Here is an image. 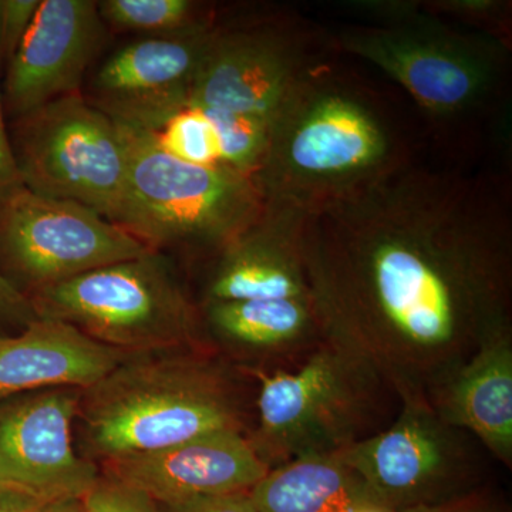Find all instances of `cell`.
<instances>
[{
  "label": "cell",
  "instance_id": "cell-7",
  "mask_svg": "<svg viewBox=\"0 0 512 512\" xmlns=\"http://www.w3.org/2000/svg\"><path fill=\"white\" fill-rule=\"evenodd\" d=\"M117 124L127 160L123 228L151 251L183 248L214 256L264 214L252 175L184 163L161 151L147 131Z\"/></svg>",
  "mask_w": 512,
  "mask_h": 512
},
{
  "label": "cell",
  "instance_id": "cell-18",
  "mask_svg": "<svg viewBox=\"0 0 512 512\" xmlns=\"http://www.w3.org/2000/svg\"><path fill=\"white\" fill-rule=\"evenodd\" d=\"M130 356L60 320L37 318L0 338V402L57 387L87 389Z\"/></svg>",
  "mask_w": 512,
  "mask_h": 512
},
{
  "label": "cell",
  "instance_id": "cell-9",
  "mask_svg": "<svg viewBox=\"0 0 512 512\" xmlns=\"http://www.w3.org/2000/svg\"><path fill=\"white\" fill-rule=\"evenodd\" d=\"M338 52L335 36L291 9L217 18L190 103L269 120L309 70Z\"/></svg>",
  "mask_w": 512,
  "mask_h": 512
},
{
  "label": "cell",
  "instance_id": "cell-16",
  "mask_svg": "<svg viewBox=\"0 0 512 512\" xmlns=\"http://www.w3.org/2000/svg\"><path fill=\"white\" fill-rule=\"evenodd\" d=\"M208 342L242 372L292 370L325 342L309 299L201 303Z\"/></svg>",
  "mask_w": 512,
  "mask_h": 512
},
{
  "label": "cell",
  "instance_id": "cell-24",
  "mask_svg": "<svg viewBox=\"0 0 512 512\" xmlns=\"http://www.w3.org/2000/svg\"><path fill=\"white\" fill-rule=\"evenodd\" d=\"M82 501L87 512H161L148 495L101 473Z\"/></svg>",
  "mask_w": 512,
  "mask_h": 512
},
{
  "label": "cell",
  "instance_id": "cell-11",
  "mask_svg": "<svg viewBox=\"0 0 512 512\" xmlns=\"http://www.w3.org/2000/svg\"><path fill=\"white\" fill-rule=\"evenodd\" d=\"M120 225L77 202L18 185L0 195V272L26 296L147 254Z\"/></svg>",
  "mask_w": 512,
  "mask_h": 512
},
{
  "label": "cell",
  "instance_id": "cell-8",
  "mask_svg": "<svg viewBox=\"0 0 512 512\" xmlns=\"http://www.w3.org/2000/svg\"><path fill=\"white\" fill-rule=\"evenodd\" d=\"M9 137L20 181L28 190L77 202L123 227L127 160L119 124L82 93L13 120Z\"/></svg>",
  "mask_w": 512,
  "mask_h": 512
},
{
  "label": "cell",
  "instance_id": "cell-27",
  "mask_svg": "<svg viewBox=\"0 0 512 512\" xmlns=\"http://www.w3.org/2000/svg\"><path fill=\"white\" fill-rule=\"evenodd\" d=\"M161 512H256L248 493L195 498L184 503L160 505Z\"/></svg>",
  "mask_w": 512,
  "mask_h": 512
},
{
  "label": "cell",
  "instance_id": "cell-19",
  "mask_svg": "<svg viewBox=\"0 0 512 512\" xmlns=\"http://www.w3.org/2000/svg\"><path fill=\"white\" fill-rule=\"evenodd\" d=\"M440 419L470 433L504 466H512V326L481 343L431 393Z\"/></svg>",
  "mask_w": 512,
  "mask_h": 512
},
{
  "label": "cell",
  "instance_id": "cell-30",
  "mask_svg": "<svg viewBox=\"0 0 512 512\" xmlns=\"http://www.w3.org/2000/svg\"><path fill=\"white\" fill-rule=\"evenodd\" d=\"M403 512H498L495 505L491 504L484 495L474 493L447 501V503L424 505V507L412 508Z\"/></svg>",
  "mask_w": 512,
  "mask_h": 512
},
{
  "label": "cell",
  "instance_id": "cell-31",
  "mask_svg": "<svg viewBox=\"0 0 512 512\" xmlns=\"http://www.w3.org/2000/svg\"><path fill=\"white\" fill-rule=\"evenodd\" d=\"M47 512H87L82 498H66L50 505Z\"/></svg>",
  "mask_w": 512,
  "mask_h": 512
},
{
  "label": "cell",
  "instance_id": "cell-32",
  "mask_svg": "<svg viewBox=\"0 0 512 512\" xmlns=\"http://www.w3.org/2000/svg\"><path fill=\"white\" fill-rule=\"evenodd\" d=\"M357 512H396L392 508L384 507V505H370V507L363 508Z\"/></svg>",
  "mask_w": 512,
  "mask_h": 512
},
{
  "label": "cell",
  "instance_id": "cell-28",
  "mask_svg": "<svg viewBox=\"0 0 512 512\" xmlns=\"http://www.w3.org/2000/svg\"><path fill=\"white\" fill-rule=\"evenodd\" d=\"M53 503L29 488L0 481V512H47Z\"/></svg>",
  "mask_w": 512,
  "mask_h": 512
},
{
  "label": "cell",
  "instance_id": "cell-6",
  "mask_svg": "<svg viewBox=\"0 0 512 512\" xmlns=\"http://www.w3.org/2000/svg\"><path fill=\"white\" fill-rule=\"evenodd\" d=\"M29 299L37 318L60 320L127 355L215 350L200 305L161 252L101 266Z\"/></svg>",
  "mask_w": 512,
  "mask_h": 512
},
{
  "label": "cell",
  "instance_id": "cell-23",
  "mask_svg": "<svg viewBox=\"0 0 512 512\" xmlns=\"http://www.w3.org/2000/svg\"><path fill=\"white\" fill-rule=\"evenodd\" d=\"M511 3L504 0H430L424 12L511 45Z\"/></svg>",
  "mask_w": 512,
  "mask_h": 512
},
{
  "label": "cell",
  "instance_id": "cell-25",
  "mask_svg": "<svg viewBox=\"0 0 512 512\" xmlns=\"http://www.w3.org/2000/svg\"><path fill=\"white\" fill-rule=\"evenodd\" d=\"M42 0H0V63H9L32 25Z\"/></svg>",
  "mask_w": 512,
  "mask_h": 512
},
{
  "label": "cell",
  "instance_id": "cell-14",
  "mask_svg": "<svg viewBox=\"0 0 512 512\" xmlns=\"http://www.w3.org/2000/svg\"><path fill=\"white\" fill-rule=\"evenodd\" d=\"M106 36L93 0H42L8 63L3 110L16 120L60 97L80 92L84 74Z\"/></svg>",
  "mask_w": 512,
  "mask_h": 512
},
{
  "label": "cell",
  "instance_id": "cell-21",
  "mask_svg": "<svg viewBox=\"0 0 512 512\" xmlns=\"http://www.w3.org/2000/svg\"><path fill=\"white\" fill-rule=\"evenodd\" d=\"M97 5L107 25L148 37L181 35L215 19L208 6L192 0H103Z\"/></svg>",
  "mask_w": 512,
  "mask_h": 512
},
{
  "label": "cell",
  "instance_id": "cell-1",
  "mask_svg": "<svg viewBox=\"0 0 512 512\" xmlns=\"http://www.w3.org/2000/svg\"><path fill=\"white\" fill-rule=\"evenodd\" d=\"M444 158L421 153L299 221L323 339L400 402H429L481 343L512 326L510 177Z\"/></svg>",
  "mask_w": 512,
  "mask_h": 512
},
{
  "label": "cell",
  "instance_id": "cell-5",
  "mask_svg": "<svg viewBox=\"0 0 512 512\" xmlns=\"http://www.w3.org/2000/svg\"><path fill=\"white\" fill-rule=\"evenodd\" d=\"M244 373L256 386L247 437L269 470L379 433L400 403L373 370L326 340L295 369Z\"/></svg>",
  "mask_w": 512,
  "mask_h": 512
},
{
  "label": "cell",
  "instance_id": "cell-26",
  "mask_svg": "<svg viewBox=\"0 0 512 512\" xmlns=\"http://www.w3.org/2000/svg\"><path fill=\"white\" fill-rule=\"evenodd\" d=\"M37 319L32 302L0 272V325L25 329Z\"/></svg>",
  "mask_w": 512,
  "mask_h": 512
},
{
  "label": "cell",
  "instance_id": "cell-3",
  "mask_svg": "<svg viewBox=\"0 0 512 512\" xmlns=\"http://www.w3.org/2000/svg\"><path fill=\"white\" fill-rule=\"evenodd\" d=\"M345 56L372 64L409 96L443 156L473 163L480 128L507 97L510 46L424 12L387 25L336 32Z\"/></svg>",
  "mask_w": 512,
  "mask_h": 512
},
{
  "label": "cell",
  "instance_id": "cell-10",
  "mask_svg": "<svg viewBox=\"0 0 512 512\" xmlns=\"http://www.w3.org/2000/svg\"><path fill=\"white\" fill-rule=\"evenodd\" d=\"M484 448L437 416L427 400L400 402L389 426L332 454L384 507L403 512L474 493Z\"/></svg>",
  "mask_w": 512,
  "mask_h": 512
},
{
  "label": "cell",
  "instance_id": "cell-4",
  "mask_svg": "<svg viewBox=\"0 0 512 512\" xmlns=\"http://www.w3.org/2000/svg\"><path fill=\"white\" fill-rule=\"evenodd\" d=\"M239 369L217 350L133 355L80 397L84 458L99 464L214 431L251 430Z\"/></svg>",
  "mask_w": 512,
  "mask_h": 512
},
{
  "label": "cell",
  "instance_id": "cell-2",
  "mask_svg": "<svg viewBox=\"0 0 512 512\" xmlns=\"http://www.w3.org/2000/svg\"><path fill=\"white\" fill-rule=\"evenodd\" d=\"M399 93L342 52L316 64L269 119L255 171L265 207L305 215L382 180L424 151Z\"/></svg>",
  "mask_w": 512,
  "mask_h": 512
},
{
  "label": "cell",
  "instance_id": "cell-20",
  "mask_svg": "<svg viewBox=\"0 0 512 512\" xmlns=\"http://www.w3.org/2000/svg\"><path fill=\"white\" fill-rule=\"evenodd\" d=\"M249 497L256 512H357L383 505L335 456L303 457L271 468Z\"/></svg>",
  "mask_w": 512,
  "mask_h": 512
},
{
  "label": "cell",
  "instance_id": "cell-12",
  "mask_svg": "<svg viewBox=\"0 0 512 512\" xmlns=\"http://www.w3.org/2000/svg\"><path fill=\"white\" fill-rule=\"evenodd\" d=\"M82 390L57 387L0 402V481L53 501L82 498L96 484L99 466L73 444Z\"/></svg>",
  "mask_w": 512,
  "mask_h": 512
},
{
  "label": "cell",
  "instance_id": "cell-22",
  "mask_svg": "<svg viewBox=\"0 0 512 512\" xmlns=\"http://www.w3.org/2000/svg\"><path fill=\"white\" fill-rule=\"evenodd\" d=\"M147 133L168 156L202 167H222L217 131L204 107L188 103Z\"/></svg>",
  "mask_w": 512,
  "mask_h": 512
},
{
  "label": "cell",
  "instance_id": "cell-17",
  "mask_svg": "<svg viewBox=\"0 0 512 512\" xmlns=\"http://www.w3.org/2000/svg\"><path fill=\"white\" fill-rule=\"evenodd\" d=\"M299 221L295 212L265 207L254 225L212 256L202 303L309 299Z\"/></svg>",
  "mask_w": 512,
  "mask_h": 512
},
{
  "label": "cell",
  "instance_id": "cell-15",
  "mask_svg": "<svg viewBox=\"0 0 512 512\" xmlns=\"http://www.w3.org/2000/svg\"><path fill=\"white\" fill-rule=\"evenodd\" d=\"M97 466L103 476L136 488L160 505L248 493L269 471L247 434L239 431H214Z\"/></svg>",
  "mask_w": 512,
  "mask_h": 512
},
{
  "label": "cell",
  "instance_id": "cell-13",
  "mask_svg": "<svg viewBox=\"0 0 512 512\" xmlns=\"http://www.w3.org/2000/svg\"><path fill=\"white\" fill-rule=\"evenodd\" d=\"M215 22L217 18L181 35L144 37L121 47L100 67L87 100L117 123L156 130L190 103Z\"/></svg>",
  "mask_w": 512,
  "mask_h": 512
},
{
  "label": "cell",
  "instance_id": "cell-29",
  "mask_svg": "<svg viewBox=\"0 0 512 512\" xmlns=\"http://www.w3.org/2000/svg\"><path fill=\"white\" fill-rule=\"evenodd\" d=\"M18 185H22V181H20L15 157H13L9 131L6 128L2 86H0V195L18 187Z\"/></svg>",
  "mask_w": 512,
  "mask_h": 512
}]
</instances>
